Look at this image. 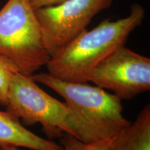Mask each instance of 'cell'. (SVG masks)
<instances>
[{
    "label": "cell",
    "mask_w": 150,
    "mask_h": 150,
    "mask_svg": "<svg viewBox=\"0 0 150 150\" xmlns=\"http://www.w3.org/2000/svg\"><path fill=\"white\" fill-rule=\"evenodd\" d=\"M64 1L65 0H29L30 5L34 11L42 7L59 4Z\"/></svg>",
    "instance_id": "8fae6325"
},
{
    "label": "cell",
    "mask_w": 150,
    "mask_h": 150,
    "mask_svg": "<svg viewBox=\"0 0 150 150\" xmlns=\"http://www.w3.org/2000/svg\"><path fill=\"white\" fill-rule=\"evenodd\" d=\"M88 81L131 99L150 90V59L123 46L101 61Z\"/></svg>",
    "instance_id": "8992f818"
},
{
    "label": "cell",
    "mask_w": 150,
    "mask_h": 150,
    "mask_svg": "<svg viewBox=\"0 0 150 150\" xmlns=\"http://www.w3.org/2000/svg\"><path fill=\"white\" fill-rule=\"evenodd\" d=\"M0 55L29 76L51 59L29 0H8L0 10Z\"/></svg>",
    "instance_id": "277c9868"
},
{
    "label": "cell",
    "mask_w": 150,
    "mask_h": 150,
    "mask_svg": "<svg viewBox=\"0 0 150 150\" xmlns=\"http://www.w3.org/2000/svg\"><path fill=\"white\" fill-rule=\"evenodd\" d=\"M6 111L27 125L39 123L50 138L69 134L81 141H98L91 131L70 109L45 93L32 76L16 72L13 76L6 103Z\"/></svg>",
    "instance_id": "7a4b0ae2"
},
{
    "label": "cell",
    "mask_w": 150,
    "mask_h": 150,
    "mask_svg": "<svg viewBox=\"0 0 150 150\" xmlns=\"http://www.w3.org/2000/svg\"><path fill=\"white\" fill-rule=\"evenodd\" d=\"M115 136L93 142L81 141L69 134L61 138V145L63 150H114Z\"/></svg>",
    "instance_id": "9c48e42d"
},
{
    "label": "cell",
    "mask_w": 150,
    "mask_h": 150,
    "mask_svg": "<svg viewBox=\"0 0 150 150\" xmlns=\"http://www.w3.org/2000/svg\"><path fill=\"white\" fill-rule=\"evenodd\" d=\"M113 0H65L35 10L45 47L51 57L87 29L94 17Z\"/></svg>",
    "instance_id": "5b68a950"
},
{
    "label": "cell",
    "mask_w": 150,
    "mask_h": 150,
    "mask_svg": "<svg viewBox=\"0 0 150 150\" xmlns=\"http://www.w3.org/2000/svg\"><path fill=\"white\" fill-rule=\"evenodd\" d=\"M18 72V68L10 60L0 55V104L4 106L13 76Z\"/></svg>",
    "instance_id": "30bf717a"
},
{
    "label": "cell",
    "mask_w": 150,
    "mask_h": 150,
    "mask_svg": "<svg viewBox=\"0 0 150 150\" xmlns=\"http://www.w3.org/2000/svg\"><path fill=\"white\" fill-rule=\"evenodd\" d=\"M145 14L141 5L134 4L128 16L116 21L104 20L91 31L86 29L51 57L46 65L47 73L65 81L88 83L92 70L125 46L129 35L142 24Z\"/></svg>",
    "instance_id": "6da1fadb"
},
{
    "label": "cell",
    "mask_w": 150,
    "mask_h": 150,
    "mask_svg": "<svg viewBox=\"0 0 150 150\" xmlns=\"http://www.w3.org/2000/svg\"><path fill=\"white\" fill-rule=\"evenodd\" d=\"M114 150H150V106L146 105L134 122L115 136Z\"/></svg>",
    "instance_id": "ba28073f"
},
{
    "label": "cell",
    "mask_w": 150,
    "mask_h": 150,
    "mask_svg": "<svg viewBox=\"0 0 150 150\" xmlns=\"http://www.w3.org/2000/svg\"><path fill=\"white\" fill-rule=\"evenodd\" d=\"M0 150H21L20 147L11 145H6V144H0Z\"/></svg>",
    "instance_id": "7c38bea8"
},
{
    "label": "cell",
    "mask_w": 150,
    "mask_h": 150,
    "mask_svg": "<svg viewBox=\"0 0 150 150\" xmlns=\"http://www.w3.org/2000/svg\"><path fill=\"white\" fill-rule=\"evenodd\" d=\"M0 144L32 150H63L61 145L41 138L28 130L18 118L0 110Z\"/></svg>",
    "instance_id": "52a82bcc"
},
{
    "label": "cell",
    "mask_w": 150,
    "mask_h": 150,
    "mask_svg": "<svg viewBox=\"0 0 150 150\" xmlns=\"http://www.w3.org/2000/svg\"><path fill=\"white\" fill-rule=\"evenodd\" d=\"M32 78L61 95L97 140L113 138L130 125L122 115V99L115 94L88 83L58 79L48 73L33 74Z\"/></svg>",
    "instance_id": "3957f363"
}]
</instances>
